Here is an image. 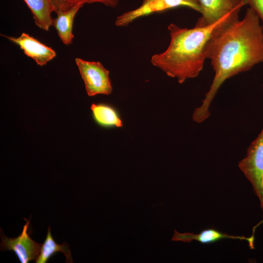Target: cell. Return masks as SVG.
<instances>
[{"label":"cell","instance_id":"1","mask_svg":"<svg viewBox=\"0 0 263 263\" xmlns=\"http://www.w3.org/2000/svg\"><path fill=\"white\" fill-rule=\"evenodd\" d=\"M250 7L241 20L225 22L213 32L205 48L215 74L201 105L192 120L201 123L210 116L209 107L218 91L227 79L250 70L263 61V27Z\"/></svg>","mask_w":263,"mask_h":263},{"label":"cell","instance_id":"2","mask_svg":"<svg viewBox=\"0 0 263 263\" xmlns=\"http://www.w3.org/2000/svg\"><path fill=\"white\" fill-rule=\"evenodd\" d=\"M226 20L211 25L188 29L174 23L168 26L170 43L163 53L152 56L151 64L163 71L168 76L183 83L198 76L202 71L206 57L205 48L214 30Z\"/></svg>","mask_w":263,"mask_h":263},{"label":"cell","instance_id":"3","mask_svg":"<svg viewBox=\"0 0 263 263\" xmlns=\"http://www.w3.org/2000/svg\"><path fill=\"white\" fill-rule=\"evenodd\" d=\"M201 7V16L195 26H207L220 20L228 22L239 19L241 8L247 4V0H197Z\"/></svg>","mask_w":263,"mask_h":263},{"label":"cell","instance_id":"4","mask_svg":"<svg viewBox=\"0 0 263 263\" xmlns=\"http://www.w3.org/2000/svg\"><path fill=\"white\" fill-rule=\"evenodd\" d=\"M239 167L251 183L263 212V129L248 147Z\"/></svg>","mask_w":263,"mask_h":263},{"label":"cell","instance_id":"5","mask_svg":"<svg viewBox=\"0 0 263 263\" xmlns=\"http://www.w3.org/2000/svg\"><path fill=\"white\" fill-rule=\"evenodd\" d=\"M75 61L89 96L111 94L113 87L109 71L100 62L88 61L79 58H76Z\"/></svg>","mask_w":263,"mask_h":263},{"label":"cell","instance_id":"6","mask_svg":"<svg viewBox=\"0 0 263 263\" xmlns=\"http://www.w3.org/2000/svg\"><path fill=\"white\" fill-rule=\"evenodd\" d=\"M179 6L188 7L201 12V7L197 0H143L142 4L137 8L118 16L115 24L119 27L127 26L141 17Z\"/></svg>","mask_w":263,"mask_h":263},{"label":"cell","instance_id":"7","mask_svg":"<svg viewBox=\"0 0 263 263\" xmlns=\"http://www.w3.org/2000/svg\"><path fill=\"white\" fill-rule=\"evenodd\" d=\"M30 220H27L21 234L15 238L7 237L0 230V249L13 251L21 263H27L32 260L36 261L42 244L37 243L29 236L27 232Z\"/></svg>","mask_w":263,"mask_h":263},{"label":"cell","instance_id":"8","mask_svg":"<svg viewBox=\"0 0 263 263\" xmlns=\"http://www.w3.org/2000/svg\"><path fill=\"white\" fill-rule=\"evenodd\" d=\"M4 36L19 45L25 55L34 59L39 66H43L55 58L56 52L28 34L22 33L18 38Z\"/></svg>","mask_w":263,"mask_h":263},{"label":"cell","instance_id":"9","mask_svg":"<svg viewBox=\"0 0 263 263\" xmlns=\"http://www.w3.org/2000/svg\"><path fill=\"white\" fill-rule=\"evenodd\" d=\"M224 239L245 240L248 242L250 248H254L253 235L250 237L229 235L213 228L204 229L197 234L190 232L181 233L175 229L171 241L184 243H190L192 241H197L202 244H210Z\"/></svg>","mask_w":263,"mask_h":263},{"label":"cell","instance_id":"10","mask_svg":"<svg viewBox=\"0 0 263 263\" xmlns=\"http://www.w3.org/2000/svg\"><path fill=\"white\" fill-rule=\"evenodd\" d=\"M83 5L78 4L67 11L59 12L56 13V17L52 19V25L55 28L61 41L66 45L73 42L74 19L78 11Z\"/></svg>","mask_w":263,"mask_h":263},{"label":"cell","instance_id":"11","mask_svg":"<svg viewBox=\"0 0 263 263\" xmlns=\"http://www.w3.org/2000/svg\"><path fill=\"white\" fill-rule=\"evenodd\" d=\"M31 10L36 25L39 28L49 31L52 25L51 13L54 9L50 0H24Z\"/></svg>","mask_w":263,"mask_h":263},{"label":"cell","instance_id":"12","mask_svg":"<svg viewBox=\"0 0 263 263\" xmlns=\"http://www.w3.org/2000/svg\"><path fill=\"white\" fill-rule=\"evenodd\" d=\"M93 117L95 121L103 127H123V123L116 110L106 104H92L91 105Z\"/></svg>","mask_w":263,"mask_h":263},{"label":"cell","instance_id":"13","mask_svg":"<svg viewBox=\"0 0 263 263\" xmlns=\"http://www.w3.org/2000/svg\"><path fill=\"white\" fill-rule=\"evenodd\" d=\"M57 252H62L64 254L67 263H73L69 244L66 242L61 244L56 243L52 236L50 226H49L45 240L42 244L39 254L36 260V263H46L54 254Z\"/></svg>","mask_w":263,"mask_h":263},{"label":"cell","instance_id":"14","mask_svg":"<svg viewBox=\"0 0 263 263\" xmlns=\"http://www.w3.org/2000/svg\"><path fill=\"white\" fill-rule=\"evenodd\" d=\"M50 1L56 13L67 11L78 4L98 2L114 7L118 3V0H50Z\"/></svg>","mask_w":263,"mask_h":263},{"label":"cell","instance_id":"15","mask_svg":"<svg viewBox=\"0 0 263 263\" xmlns=\"http://www.w3.org/2000/svg\"><path fill=\"white\" fill-rule=\"evenodd\" d=\"M247 4L261 19L263 27V0H247Z\"/></svg>","mask_w":263,"mask_h":263}]
</instances>
